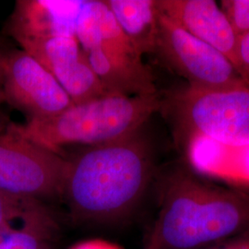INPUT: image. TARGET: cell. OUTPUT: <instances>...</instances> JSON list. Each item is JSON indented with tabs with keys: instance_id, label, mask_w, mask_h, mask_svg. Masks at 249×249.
I'll return each mask as SVG.
<instances>
[{
	"instance_id": "obj_7",
	"label": "cell",
	"mask_w": 249,
	"mask_h": 249,
	"mask_svg": "<svg viewBox=\"0 0 249 249\" xmlns=\"http://www.w3.org/2000/svg\"><path fill=\"white\" fill-rule=\"evenodd\" d=\"M155 54L193 87L223 89L249 83L225 55L160 12Z\"/></svg>"
},
{
	"instance_id": "obj_3",
	"label": "cell",
	"mask_w": 249,
	"mask_h": 249,
	"mask_svg": "<svg viewBox=\"0 0 249 249\" xmlns=\"http://www.w3.org/2000/svg\"><path fill=\"white\" fill-rule=\"evenodd\" d=\"M160 107L159 93L144 96L107 94L73 104L47 119L12 124L29 141L62 154L63 148L70 145L98 146L135 133L159 112Z\"/></svg>"
},
{
	"instance_id": "obj_13",
	"label": "cell",
	"mask_w": 249,
	"mask_h": 249,
	"mask_svg": "<svg viewBox=\"0 0 249 249\" xmlns=\"http://www.w3.org/2000/svg\"><path fill=\"white\" fill-rule=\"evenodd\" d=\"M56 222L44 202H39L22 223L1 234L0 249H53Z\"/></svg>"
},
{
	"instance_id": "obj_17",
	"label": "cell",
	"mask_w": 249,
	"mask_h": 249,
	"mask_svg": "<svg viewBox=\"0 0 249 249\" xmlns=\"http://www.w3.org/2000/svg\"><path fill=\"white\" fill-rule=\"evenodd\" d=\"M9 49H7L3 44L0 42V128L3 127L5 124H8L2 116L1 107L5 102V93H4V66H5V59Z\"/></svg>"
},
{
	"instance_id": "obj_14",
	"label": "cell",
	"mask_w": 249,
	"mask_h": 249,
	"mask_svg": "<svg viewBox=\"0 0 249 249\" xmlns=\"http://www.w3.org/2000/svg\"><path fill=\"white\" fill-rule=\"evenodd\" d=\"M38 200L12 196L0 190V234L9 232L21 223Z\"/></svg>"
},
{
	"instance_id": "obj_10",
	"label": "cell",
	"mask_w": 249,
	"mask_h": 249,
	"mask_svg": "<svg viewBox=\"0 0 249 249\" xmlns=\"http://www.w3.org/2000/svg\"><path fill=\"white\" fill-rule=\"evenodd\" d=\"M157 6L162 15L225 55L240 73L239 38L217 1L157 0Z\"/></svg>"
},
{
	"instance_id": "obj_15",
	"label": "cell",
	"mask_w": 249,
	"mask_h": 249,
	"mask_svg": "<svg viewBox=\"0 0 249 249\" xmlns=\"http://www.w3.org/2000/svg\"><path fill=\"white\" fill-rule=\"evenodd\" d=\"M219 4L238 38L249 34V0H221Z\"/></svg>"
},
{
	"instance_id": "obj_16",
	"label": "cell",
	"mask_w": 249,
	"mask_h": 249,
	"mask_svg": "<svg viewBox=\"0 0 249 249\" xmlns=\"http://www.w3.org/2000/svg\"><path fill=\"white\" fill-rule=\"evenodd\" d=\"M238 64L242 77L249 82V34L238 40Z\"/></svg>"
},
{
	"instance_id": "obj_18",
	"label": "cell",
	"mask_w": 249,
	"mask_h": 249,
	"mask_svg": "<svg viewBox=\"0 0 249 249\" xmlns=\"http://www.w3.org/2000/svg\"><path fill=\"white\" fill-rule=\"evenodd\" d=\"M70 249H123L116 244L103 239H90L77 243Z\"/></svg>"
},
{
	"instance_id": "obj_8",
	"label": "cell",
	"mask_w": 249,
	"mask_h": 249,
	"mask_svg": "<svg viewBox=\"0 0 249 249\" xmlns=\"http://www.w3.org/2000/svg\"><path fill=\"white\" fill-rule=\"evenodd\" d=\"M4 93L5 102L22 112L27 122L53 117L73 105L53 75L22 49L7 53Z\"/></svg>"
},
{
	"instance_id": "obj_6",
	"label": "cell",
	"mask_w": 249,
	"mask_h": 249,
	"mask_svg": "<svg viewBox=\"0 0 249 249\" xmlns=\"http://www.w3.org/2000/svg\"><path fill=\"white\" fill-rule=\"evenodd\" d=\"M68 158L29 141L12 123L0 128V190L44 202L62 196Z\"/></svg>"
},
{
	"instance_id": "obj_1",
	"label": "cell",
	"mask_w": 249,
	"mask_h": 249,
	"mask_svg": "<svg viewBox=\"0 0 249 249\" xmlns=\"http://www.w3.org/2000/svg\"><path fill=\"white\" fill-rule=\"evenodd\" d=\"M144 127L68 158L61 196L75 220L117 223L142 203L155 176L154 151Z\"/></svg>"
},
{
	"instance_id": "obj_20",
	"label": "cell",
	"mask_w": 249,
	"mask_h": 249,
	"mask_svg": "<svg viewBox=\"0 0 249 249\" xmlns=\"http://www.w3.org/2000/svg\"><path fill=\"white\" fill-rule=\"evenodd\" d=\"M143 249H161L157 233L153 227L151 228V232L147 238Z\"/></svg>"
},
{
	"instance_id": "obj_4",
	"label": "cell",
	"mask_w": 249,
	"mask_h": 249,
	"mask_svg": "<svg viewBox=\"0 0 249 249\" xmlns=\"http://www.w3.org/2000/svg\"><path fill=\"white\" fill-rule=\"evenodd\" d=\"M160 112L180 148L200 139L249 146V83L223 89L185 85L160 97Z\"/></svg>"
},
{
	"instance_id": "obj_12",
	"label": "cell",
	"mask_w": 249,
	"mask_h": 249,
	"mask_svg": "<svg viewBox=\"0 0 249 249\" xmlns=\"http://www.w3.org/2000/svg\"><path fill=\"white\" fill-rule=\"evenodd\" d=\"M118 26L142 56L155 53L160 11L157 0H105Z\"/></svg>"
},
{
	"instance_id": "obj_19",
	"label": "cell",
	"mask_w": 249,
	"mask_h": 249,
	"mask_svg": "<svg viewBox=\"0 0 249 249\" xmlns=\"http://www.w3.org/2000/svg\"><path fill=\"white\" fill-rule=\"evenodd\" d=\"M211 249H249V235L227 241L223 245Z\"/></svg>"
},
{
	"instance_id": "obj_11",
	"label": "cell",
	"mask_w": 249,
	"mask_h": 249,
	"mask_svg": "<svg viewBox=\"0 0 249 249\" xmlns=\"http://www.w3.org/2000/svg\"><path fill=\"white\" fill-rule=\"evenodd\" d=\"M84 0H18L6 32L18 44L56 36H75Z\"/></svg>"
},
{
	"instance_id": "obj_9",
	"label": "cell",
	"mask_w": 249,
	"mask_h": 249,
	"mask_svg": "<svg viewBox=\"0 0 249 249\" xmlns=\"http://www.w3.org/2000/svg\"><path fill=\"white\" fill-rule=\"evenodd\" d=\"M18 45L53 75L73 104L108 94L89 66L76 36L24 41Z\"/></svg>"
},
{
	"instance_id": "obj_2",
	"label": "cell",
	"mask_w": 249,
	"mask_h": 249,
	"mask_svg": "<svg viewBox=\"0 0 249 249\" xmlns=\"http://www.w3.org/2000/svg\"><path fill=\"white\" fill-rule=\"evenodd\" d=\"M153 224L161 249H203L249 235V194L177 164L160 178Z\"/></svg>"
},
{
	"instance_id": "obj_5",
	"label": "cell",
	"mask_w": 249,
	"mask_h": 249,
	"mask_svg": "<svg viewBox=\"0 0 249 249\" xmlns=\"http://www.w3.org/2000/svg\"><path fill=\"white\" fill-rule=\"evenodd\" d=\"M76 37L108 94H158L151 70L118 26L105 0H84Z\"/></svg>"
}]
</instances>
